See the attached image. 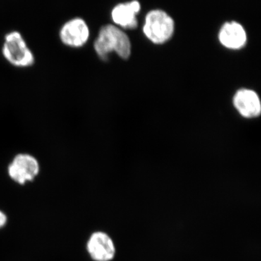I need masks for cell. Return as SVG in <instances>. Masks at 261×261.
<instances>
[{
  "label": "cell",
  "mask_w": 261,
  "mask_h": 261,
  "mask_svg": "<svg viewBox=\"0 0 261 261\" xmlns=\"http://www.w3.org/2000/svg\"><path fill=\"white\" fill-rule=\"evenodd\" d=\"M219 39L224 47L238 50L246 44L247 34L241 24L236 21L226 22L220 29Z\"/></svg>",
  "instance_id": "9c48e42d"
},
{
  "label": "cell",
  "mask_w": 261,
  "mask_h": 261,
  "mask_svg": "<svg viewBox=\"0 0 261 261\" xmlns=\"http://www.w3.org/2000/svg\"><path fill=\"white\" fill-rule=\"evenodd\" d=\"M40 172V164L32 154H16L8 165V174L10 179L20 185H27L37 177Z\"/></svg>",
  "instance_id": "277c9868"
},
{
  "label": "cell",
  "mask_w": 261,
  "mask_h": 261,
  "mask_svg": "<svg viewBox=\"0 0 261 261\" xmlns=\"http://www.w3.org/2000/svg\"><path fill=\"white\" fill-rule=\"evenodd\" d=\"M174 30V20L164 10H152L146 15L143 32L153 44L167 42L173 37Z\"/></svg>",
  "instance_id": "3957f363"
},
{
  "label": "cell",
  "mask_w": 261,
  "mask_h": 261,
  "mask_svg": "<svg viewBox=\"0 0 261 261\" xmlns=\"http://www.w3.org/2000/svg\"><path fill=\"white\" fill-rule=\"evenodd\" d=\"M8 219L6 214L3 212V211L0 210V229L4 228L8 223Z\"/></svg>",
  "instance_id": "30bf717a"
},
{
  "label": "cell",
  "mask_w": 261,
  "mask_h": 261,
  "mask_svg": "<svg viewBox=\"0 0 261 261\" xmlns=\"http://www.w3.org/2000/svg\"><path fill=\"white\" fill-rule=\"evenodd\" d=\"M233 104L244 118H255L260 115V97L251 89H242L238 91L233 96Z\"/></svg>",
  "instance_id": "ba28073f"
},
{
  "label": "cell",
  "mask_w": 261,
  "mask_h": 261,
  "mask_svg": "<svg viewBox=\"0 0 261 261\" xmlns=\"http://www.w3.org/2000/svg\"><path fill=\"white\" fill-rule=\"evenodd\" d=\"M2 53L7 62L16 68H29L35 63L34 53L18 31L5 34Z\"/></svg>",
  "instance_id": "7a4b0ae2"
},
{
  "label": "cell",
  "mask_w": 261,
  "mask_h": 261,
  "mask_svg": "<svg viewBox=\"0 0 261 261\" xmlns=\"http://www.w3.org/2000/svg\"><path fill=\"white\" fill-rule=\"evenodd\" d=\"M87 251L94 261H112L116 247L112 238L102 231L92 233L87 242Z\"/></svg>",
  "instance_id": "8992f818"
},
{
  "label": "cell",
  "mask_w": 261,
  "mask_h": 261,
  "mask_svg": "<svg viewBox=\"0 0 261 261\" xmlns=\"http://www.w3.org/2000/svg\"><path fill=\"white\" fill-rule=\"evenodd\" d=\"M141 5L137 0L116 5L111 11L114 25L120 29H135L138 27L137 15L140 13Z\"/></svg>",
  "instance_id": "52a82bcc"
},
{
  "label": "cell",
  "mask_w": 261,
  "mask_h": 261,
  "mask_svg": "<svg viewBox=\"0 0 261 261\" xmlns=\"http://www.w3.org/2000/svg\"><path fill=\"white\" fill-rule=\"evenodd\" d=\"M90 37V29L84 19L75 17L63 24L59 32L61 42L70 48L83 47Z\"/></svg>",
  "instance_id": "5b68a950"
},
{
  "label": "cell",
  "mask_w": 261,
  "mask_h": 261,
  "mask_svg": "<svg viewBox=\"0 0 261 261\" xmlns=\"http://www.w3.org/2000/svg\"><path fill=\"white\" fill-rule=\"evenodd\" d=\"M94 49L103 61H108L113 53L127 60L132 54V44L128 35L121 29L114 24H107L99 29L94 40Z\"/></svg>",
  "instance_id": "6da1fadb"
}]
</instances>
